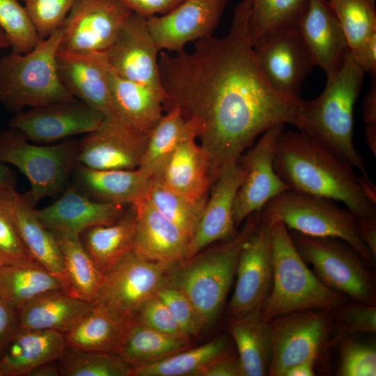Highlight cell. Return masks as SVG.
Instances as JSON below:
<instances>
[{
	"instance_id": "7",
	"label": "cell",
	"mask_w": 376,
	"mask_h": 376,
	"mask_svg": "<svg viewBox=\"0 0 376 376\" xmlns=\"http://www.w3.org/2000/svg\"><path fill=\"white\" fill-rule=\"evenodd\" d=\"M260 219L271 224L280 221L288 230L304 235L340 239L353 247L369 267L375 266L376 260L360 237L357 218L333 200L287 190L264 205Z\"/></svg>"
},
{
	"instance_id": "61",
	"label": "cell",
	"mask_w": 376,
	"mask_h": 376,
	"mask_svg": "<svg viewBox=\"0 0 376 376\" xmlns=\"http://www.w3.org/2000/svg\"><path fill=\"white\" fill-rule=\"evenodd\" d=\"M3 264V261L0 258V265Z\"/></svg>"
},
{
	"instance_id": "36",
	"label": "cell",
	"mask_w": 376,
	"mask_h": 376,
	"mask_svg": "<svg viewBox=\"0 0 376 376\" xmlns=\"http://www.w3.org/2000/svg\"><path fill=\"white\" fill-rule=\"evenodd\" d=\"M129 319L94 304L91 310L65 334L67 345L79 350L113 353Z\"/></svg>"
},
{
	"instance_id": "8",
	"label": "cell",
	"mask_w": 376,
	"mask_h": 376,
	"mask_svg": "<svg viewBox=\"0 0 376 376\" xmlns=\"http://www.w3.org/2000/svg\"><path fill=\"white\" fill-rule=\"evenodd\" d=\"M78 150L79 142L75 140L38 144L10 127L0 133V161L15 166L27 178L28 194L35 205L64 191Z\"/></svg>"
},
{
	"instance_id": "22",
	"label": "cell",
	"mask_w": 376,
	"mask_h": 376,
	"mask_svg": "<svg viewBox=\"0 0 376 376\" xmlns=\"http://www.w3.org/2000/svg\"><path fill=\"white\" fill-rule=\"evenodd\" d=\"M245 175L244 167L237 161L212 183L198 226L189 242L187 259L208 246L236 235L233 204Z\"/></svg>"
},
{
	"instance_id": "20",
	"label": "cell",
	"mask_w": 376,
	"mask_h": 376,
	"mask_svg": "<svg viewBox=\"0 0 376 376\" xmlns=\"http://www.w3.org/2000/svg\"><path fill=\"white\" fill-rule=\"evenodd\" d=\"M56 64L61 81L73 97L98 111L105 118L120 120L109 86L107 53L58 49Z\"/></svg>"
},
{
	"instance_id": "2",
	"label": "cell",
	"mask_w": 376,
	"mask_h": 376,
	"mask_svg": "<svg viewBox=\"0 0 376 376\" xmlns=\"http://www.w3.org/2000/svg\"><path fill=\"white\" fill-rule=\"evenodd\" d=\"M274 167L289 190L341 202L358 220L376 219V203L367 196L354 168L303 132H281Z\"/></svg>"
},
{
	"instance_id": "23",
	"label": "cell",
	"mask_w": 376,
	"mask_h": 376,
	"mask_svg": "<svg viewBox=\"0 0 376 376\" xmlns=\"http://www.w3.org/2000/svg\"><path fill=\"white\" fill-rule=\"evenodd\" d=\"M128 206L95 201L71 185L55 202L36 210V214L52 233L80 235L93 226L115 222Z\"/></svg>"
},
{
	"instance_id": "50",
	"label": "cell",
	"mask_w": 376,
	"mask_h": 376,
	"mask_svg": "<svg viewBox=\"0 0 376 376\" xmlns=\"http://www.w3.org/2000/svg\"><path fill=\"white\" fill-rule=\"evenodd\" d=\"M132 13L146 18L164 15L185 0H118Z\"/></svg>"
},
{
	"instance_id": "34",
	"label": "cell",
	"mask_w": 376,
	"mask_h": 376,
	"mask_svg": "<svg viewBox=\"0 0 376 376\" xmlns=\"http://www.w3.org/2000/svg\"><path fill=\"white\" fill-rule=\"evenodd\" d=\"M63 290L60 281L36 260L0 265V297L19 310L37 297Z\"/></svg>"
},
{
	"instance_id": "33",
	"label": "cell",
	"mask_w": 376,
	"mask_h": 376,
	"mask_svg": "<svg viewBox=\"0 0 376 376\" xmlns=\"http://www.w3.org/2000/svg\"><path fill=\"white\" fill-rule=\"evenodd\" d=\"M228 330L236 345L244 376L267 375L272 357L269 321L261 311L229 318Z\"/></svg>"
},
{
	"instance_id": "58",
	"label": "cell",
	"mask_w": 376,
	"mask_h": 376,
	"mask_svg": "<svg viewBox=\"0 0 376 376\" xmlns=\"http://www.w3.org/2000/svg\"><path fill=\"white\" fill-rule=\"evenodd\" d=\"M60 370L57 363L50 362L34 369L29 376H59Z\"/></svg>"
},
{
	"instance_id": "19",
	"label": "cell",
	"mask_w": 376,
	"mask_h": 376,
	"mask_svg": "<svg viewBox=\"0 0 376 376\" xmlns=\"http://www.w3.org/2000/svg\"><path fill=\"white\" fill-rule=\"evenodd\" d=\"M228 0H185L170 12L147 18L159 50H183L191 42L212 36Z\"/></svg>"
},
{
	"instance_id": "29",
	"label": "cell",
	"mask_w": 376,
	"mask_h": 376,
	"mask_svg": "<svg viewBox=\"0 0 376 376\" xmlns=\"http://www.w3.org/2000/svg\"><path fill=\"white\" fill-rule=\"evenodd\" d=\"M91 303L63 290L50 291L18 310L19 327L65 334L93 307Z\"/></svg>"
},
{
	"instance_id": "46",
	"label": "cell",
	"mask_w": 376,
	"mask_h": 376,
	"mask_svg": "<svg viewBox=\"0 0 376 376\" xmlns=\"http://www.w3.org/2000/svg\"><path fill=\"white\" fill-rule=\"evenodd\" d=\"M340 362L338 375L375 376L376 349L373 344L356 340L352 336L338 344Z\"/></svg>"
},
{
	"instance_id": "14",
	"label": "cell",
	"mask_w": 376,
	"mask_h": 376,
	"mask_svg": "<svg viewBox=\"0 0 376 376\" xmlns=\"http://www.w3.org/2000/svg\"><path fill=\"white\" fill-rule=\"evenodd\" d=\"M272 226L261 220L240 251L235 287L228 305L229 318L261 311L269 296L273 279Z\"/></svg>"
},
{
	"instance_id": "59",
	"label": "cell",
	"mask_w": 376,
	"mask_h": 376,
	"mask_svg": "<svg viewBox=\"0 0 376 376\" xmlns=\"http://www.w3.org/2000/svg\"><path fill=\"white\" fill-rule=\"evenodd\" d=\"M366 139L368 148L374 157L376 156V126L366 125L365 130Z\"/></svg>"
},
{
	"instance_id": "16",
	"label": "cell",
	"mask_w": 376,
	"mask_h": 376,
	"mask_svg": "<svg viewBox=\"0 0 376 376\" xmlns=\"http://www.w3.org/2000/svg\"><path fill=\"white\" fill-rule=\"evenodd\" d=\"M263 76L279 93L299 97L315 63L297 29L267 36L253 45Z\"/></svg>"
},
{
	"instance_id": "43",
	"label": "cell",
	"mask_w": 376,
	"mask_h": 376,
	"mask_svg": "<svg viewBox=\"0 0 376 376\" xmlns=\"http://www.w3.org/2000/svg\"><path fill=\"white\" fill-rule=\"evenodd\" d=\"M0 28L14 53L26 54L40 41L33 22L19 0H0Z\"/></svg>"
},
{
	"instance_id": "38",
	"label": "cell",
	"mask_w": 376,
	"mask_h": 376,
	"mask_svg": "<svg viewBox=\"0 0 376 376\" xmlns=\"http://www.w3.org/2000/svg\"><path fill=\"white\" fill-rule=\"evenodd\" d=\"M228 353V340L218 336L202 345L189 347L157 362L132 366L130 376H198L209 363Z\"/></svg>"
},
{
	"instance_id": "26",
	"label": "cell",
	"mask_w": 376,
	"mask_h": 376,
	"mask_svg": "<svg viewBox=\"0 0 376 376\" xmlns=\"http://www.w3.org/2000/svg\"><path fill=\"white\" fill-rule=\"evenodd\" d=\"M68 347L61 332L19 327L0 358V371L3 376H29L36 368L59 360Z\"/></svg>"
},
{
	"instance_id": "5",
	"label": "cell",
	"mask_w": 376,
	"mask_h": 376,
	"mask_svg": "<svg viewBox=\"0 0 376 376\" xmlns=\"http://www.w3.org/2000/svg\"><path fill=\"white\" fill-rule=\"evenodd\" d=\"M273 279L261 315L267 321L293 312L333 309L347 302L346 296L326 286L306 265L290 234L280 221L271 230Z\"/></svg>"
},
{
	"instance_id": "30",
	"label": "cell",
	"mask_w": 376,
	"mask_h": 376,
	"mask_svg": "<svg viewBox=\"0 0 376 376\" xmlns=\"http://www.w3.org/2000/svg\"><path fill=\"white\" fill-rule=\"evenodd\" d=\"M109 82L120 120L148 134L163 116L164 94L115 73L109 66Z\"/></svg>"
},
{
	"instance_id": "45",
	"label": "cell",
	"mask_w": 376,
	"mask_h": 376,
	"mask_svg": "<svg viewBox=\"0 0 376 376\" xmlns=\"http://www.w3.org/2000/svg\"><path fill=\"white\" fill-rule=\"evenodd\" d=\"M15 188H0V258L3 263L36 260L27 250L16 228L12 214Z\"/></svg>"
},
{
	"instance_id": "17",
	"label": "cell",
	"mask_w": 376,
	"mask_h": 376,
	"mask_svg": "<svg viewBox=\"0 0 376 376\" xmlns=\"http://www.w3.org/2000/svg\"><path fill=\"white\" fill-rule=\"evenodd\" d=\"M159 51L147 18L132 13L107 52L109 68L125 79L164 94L159 70Z\"/></svg>"
},
{
	"instance_id": "24",
	"label": "cell",
	"mask_w": 376,
	"mask_h": 376,
	"mask_svg": "<svg viewBox=\"0 0 376 376\" xmlns=\"http://www.w3.org/2000/svg\"><path fill=\"white\" fill-rule=\"evenodd\" d=\"M134 206L136 230L134 251L166 269L187 259L190 240L181 229L161 214L147 197Z\"/></svg>"
},
{
	"instance_id": "1",
	"label": "cell",
	"mask_w": 376,
	"mask_h": 376,
	"mask_svg": "<svg viewBox=\"0 0 376 376\" xmlns=\"http://www.w3.org/2000/svg\"><path fill=\"white\" fill-rule=\"evenodd\" d=\"M251 6L250 0L237 5L226 36L198 40L191 52L159 56L164 110L178 107L185 120L200 125L212 183L269 128L297 124L301 98L275 91L258 65Z\"/></svg>"
},
{
	"instance_id": "51",
	"label": "cell",
	"mask_w": 376,
	"mask_h": 376,
	"mask_svg": "<svg viewBox=\"0 0 376 376\" xmlns=\"http://www.w3.org/2000/svg\"><path fill=\"white\" fill-rule=\"evenodd\" d=\"M19 329L18 310L0 297V358Z\"/></svg>"
},
{
	"instance_id": "40",
	"label": "cell",
	"mask_w": 376,
	"mask_h": 376,
	"mask_svg": "<svg viewBox=\"0 0 376 376\" xmlns=\"http://www.w3.org/2000/svg\"><path fill=\"white\" fill-rule=\"evenodd\" d=\"M147 198L161 214L180 228L191 241L207 199L192 201L169 189L156 176H152Z\"/></svg>"
},
{
	"instance_id": "49",
	"label": "cell",
	"mask_w": 376,
	"mask_h": 376,
	"mask_svg": "<svg viewBox=\"0 0 376 376\" xmlns=\"http://www.w3.org/2000/svg\"><path fill=\"white\" fill-rule=\"evenodd\" d=\"M134 318L140 324L164 334L191 340L184 335L166 306L157 295L147 301Z\"/></svg>"
},
{
	"instance_id": "4",
	"label": "cell",
	"mask_w": 376,
	"mask_h": 376,
	"mask_svg": "<svg viewBox=\"0 0 376 376\" xmlns=\"http://www.w3.org/2000/svg\"><path fill=\"white\" fill-rule=\"evenodd\" d=\"M260 221V210L252 213L233 237L208 246L168 269L166 283L187 297L204 329L211 327L221 314L235 276L240 251Z\"/></svg>"
},
{
	"instance_id": "57",
	"label": "cell",
	"mask_w": 376,
	"mask_h": 376,
	"mask_svg": "<svg viewBox=\"0 0 376 376\" xmlns=\"http://www.w3.org/2000/svg\"><path fill=\"white\" fill-rule=\"evenodd\" d=\"M16 178L7 164L0 161V188H15Z\"/></svg>"
},
{
	"instance_id": "18",
	"label": "cell",
	"mask_w": 376,
	"mask_h": 376,
	"mask_svg": "<svg viewBox=\"0 0 376 376\" xmlns=\"http://www.w3.org/2000/svg\"><path fill=\"white\" fill-rule=\"evenodd\" d=\"M148 134L120 120L107 118L79 142L77 162L98 170L136 169L141 164Z\"/></svg>"
},
{
	"instance_id": "21",
	"label": "cell",
	"mask_w": 376,
	"mask_h": 376,
	"mask_svg": "<svg viewBox=\"0 0 376 376\" xmlns=\"http://www.w3.org/2000/svg\"><path fill=\"white\" fill-rule=\"evenodd\" d=\"M297 29L315 65L332 81L343 67L350 49L342 26L329 1L309 0Z\"/></svg>"
},
{
	"instance_id": "37",
	"label": "cell",
	"mask_w": 376,
	"mask_h": 376,
	"mask_svg": "<svg viewBox=\"0 0 376 376\" xmlns=\"http://www.w3.org/2000/svg\"><path fill=\"white\" fill-rule=\"evenodd\" d=\"M60 249L72 295L95 302L104 274L85 249L80 235L52 233Z\"/></svg>"
},
{
	"instance_id": "3",
	"label": "cell",
	"mask_w": 376,
	"mask_h": 376,
	"mask_svg": "<svg viewBox=\"0 0 376 376\" xmlns=\"http://www.w3.org/2000/svg\"><path fill=\"white\" fill-rule=\"evenodd\" d=\"M365 72L349 54L338 75L311 100L301 99L296 127L317 144L357 168L370 179L363 157L353 142L354 107Z\"/></svg>"
},
{
	"instance_id": "27",
	"label": "cell",
	"mask_w": 376,
	"mask_h": 376,
	"mask_svg": "<svg viewBox=\"0 0 376 376\" xmlns=\"http://www.w3.org/2000/svg\"><path fill=\"white\" fill-rule=\"evenodd\" d=\"M196 138L184 139L155 176L172 191L198 201L207 198L212 180L207 155Z\"/></svg>"
},
{
	"instance_id": "32",
	"label": "cell",
	"mask_w": 376,
	"mask_h": 376,
	"mask_svg": "<svg viewBox=\"0 0 376 376\" xmlns=\"http://www.w3.org/2000/svg\"><path fill=\"white\" fill-rule=\"evenodd\" d=\"M191 347L190 340L168 336L130 318L113 353L132 366L150 364Z\"/></svg>"
},
{
	"instance_id": "15",
	"label": "cell",
	"mask_w": 376,
	"mask_h": 376,
	"mask_svg": "<svg viewBox=\"0 0 376 376\" xmlns=\"http://www.w3.org/2000/svg\"><path fill=\"white\" fill-rule=\"evenodd\" d=\"M284 127V124H279L269 128L238 159L246 170V175L233 204L236 228L270 200L289 190L274 167L276 141Z\"/></svg>"
},
{
	"instance_id": "56",
	"label": "cell",
	"mask_w": 376,
	"mask_h": 376,
	"mask_svg": "<svg viewBox=\"0 0 376 376\" xmlns=\"http://www.w3.org/2000/svg\"><path fill=\"white\" fill-rule=\"evenodd\" d=\"M316 359H309L289 368L284 376H314V366Z\"/></svg>"
},
{
	"instance_id": "28",
	"label": "cell",
	"mask_w": 376,
	"mask_h": 376,
	"mask_svg": "<svg viewBox=\"0 0 376 376\" xmlns=\"http://www.w3.org/2000/svg\"><path fill=\"white\" fill-rule=\"evenodd\" d=\"M35 206L28 193L15 191L12 214L17 231L31 256L60 281L65 291L72 295L58 246L52 232L38 218Z\"/></svg>"
},
{
	"instance_id": "60",
	"label": "cell",
	"mask_w": 376,
	"mask_h": 376,
	"mask_svg": "<svg viewBox=\"0 0 376 376\" xmlns=\"http://www.w3.org/2000/svg\"><path fill=\"white\" fill-rule=\"evenodd\" d=\"M6 47H10V43L4 32L0 28V49Z\"/></svg>"
},
{
	"instance_id": "54",
	"label": "cell",
	"mask_w": 376,
	"mask_h": 376,
	"mask_svg": "<svg viewBox=\"0 0 376 376\" xmlns=\"http://www.w3.org/2000/svg\"><path fill=\"white\" fill-rule=\"evenodd\" d=\"M362 115L366 125L376 126V81H372L362 102Z\"/></svg>"
},
{
	"instance_id": "10",
	"label": "cell",
	"mask_w": 376,
	"mask_h": 376,
	"mask_svg": "<svg viewBox=\"0 0 376 376\" xmlns=\"http://www.w3.org/2000/svg\"><path fill=\"white\" fill-rule=\"evenodd\" d=\"M331 309L290 313L269 321L272 357L267 375L284 376L292 366L316 359L329 347Z\"/></svg>"
},
{
	"instance_id": "52",
	"label": "cell",
	"mask_w": 376,
	"mask_h": 376,
	"mask_svg": "<svg viewBox=\"0 0 376 376\" xmlns=\"http://www.w3.org/2000/svg\"><path fill=\"white\" fill-rule=\"evenodd\" d=\"M198 376H244L238 355L228 353L209 363Z\"/></svg>"
},
{
	"instance_id": "11",
	"label": "cell",
	"mask_w": 376,
	"mask_h": 376,
	"mask_svg": "<svg viewBox=\"0 0 376 376\" xmlns=\"http://www.w3.org/2000/svg\"><path fill=\"white\" fill-rule=\"evenodd\" d=\"M131 13L118 0H76L61 27L59 49L107 53Z\"/></svg>"
},
{
	"instance_id": "25",
	"label": "cell",
	"mask_w": 376,
	"mask_h": 376,
	"mask_svg": "<svg viewBox=\"0 0 376 376\" xmlns=\"http://www.w3.org/2000/svg\"><path fill=\"white\" fill-rule=\"evenodd\" d=\"M72 186L100 202L135 205L148 194L152 176L136 169L98 170L76 163L71 174Z\"/></svg>"
},
{
	"instance_id": "13",
	"label": "cell",
	"mask_w": 376,
	"mask_h": 376,
	"mask_svg": "<svg viewBox=\"0 0 376 376\" xmlns=\"http://www.w3.org/2000/svg\"><path fill=\"white\" fill-rule=\"evenodd\" d=\"M105 117L77 100H60L17 112L9 127L20 132L29 141L52 144L97 129Z\"/></svg>"
},
{
	"instance_id": "35",
	"label": "cell",
	"mask_w": 376,
	"mask_h": 376,
	"mask_svg": "<svg viewBox=\"0 0 376 376\" xmlns=\"http://www.w3.org/2000/svg\"><path fill=\"white\" fill-rule=\"evenodd\" d=\"M201 131V126L196 120H185L178 107L171 108L148 134L146 148L139 168L152 176L159 175L178 145L188 136L199 137Z\"/></svg>"
},
{
	"instance_id": "62",
	"label": "cell",
	"mask_w": 376,
	"mask_h": 376,
	"mask_svg": "<svg viewBox=\"0 0 376 376\" xmlns=\"http://www.w3.org/2000/svg\"><path fill=\"white\" fill-rule=\"evenodd\" d=\"M0 376H3L1 371H0Z\"/></svg>"
},
{
	"instance_id": "55",
	"label": "cell",
	"mask_w": 376,
	"mask_h": 376,
	"mask_svg": "<svg viewBox=\"0 0 376 376\" xmlns=\"http://www.w3.org/2000/svg\"><path fill=\"white\" fill-rule=\"evenodd\" d=\"M361 238L376 260V219L358 220Z\"/></svg>"
},
{
	"instance_id": "44",
	"label": "cell",
	"mask_w": 376,
	"mask_h": 376,
	"mask_svg": "<svg viewBox=\"0 0 376 376\" xmlns=\"http://www.w3.org/2000/svg\"><path fill=\"white\" fill-rule=\"evenodd\" d=\"M332 331L328 347L360 333L376 332V306L356 301L343 304L331 311Z\"/></svg>"
},
{
	"instance_id": "6",
	"label": "cell",
	"mask_w": 376,
	"mask_h": 376,
	"mask_svg": "<svg viewBox=\"0 0 376 376\" xmlns=\"http://www.w3.org/2000/svg\"><path fill=\"white\" fill-rule=\"evenodd\" d=\"M61 28L26 54H11L0 58V103L19 112L73 97L58 75L56 56Z\"/></svg>"
},
{
	"instance_id": "12",
	"label": "cell",
	"mask_w": 376,
	"mask_h": 376,
	"mask_svg": "<svg viewBox=\"0 0 376 376\" xmlns=\"http://www.w3.org/2000/svg\"><path fill=\"white\" fill-rule=\"evenodd\" d=\"M167 271L133 250L104 274L95 304L130 318L166 283Z\"/></svg>"
},
{
	"instance_id": "42",
	"label": "cell",
	"mask_w": 376,
	"mask_h": 376,
	"mask_svg": "<svg viewBox=\"0 0 376 376\" xmlns=\"http://www.w3.org/2000/svg\"><path fill=\"white\" fill-rule=\"evenodd\" d=\"M63 376H130L132 366L111 352L68 347L58 363Z\"/></svg>"
},
{
	"instance_id": "39",
	"label": "cell",
	"mask_w": 376,
	"mask_h": 376,
	"mask_svg": "<svg viewBox=\"0 0 376 376\" xmlns=\"http://www.w3.org/2000/svg\"><path fill=\"white\" fill-rule=\"evenodd\" d=\"M250 33L253 45L270 34L297 29L309 0H250Z\"/></svg>"
},
{
	"instance_id": "9",
	"label": "cell",
	"mask_w": 376,
	"mask_h": 376,
	"mask_svg": "<svg viewBox=\"0 0 376 376\" xmlns=\"http://www.w3.org/2000/svg\"><path fill=\"white\" fill-rule=\"evenodd\" d=\"M289 232L301 258L312 265L313 272L326 286L356 301L375 305L373 274L348 243L338 238Z\"/></svg>"
},
{
	"instance_id": "31",
	"label": "cell",
	"mask_w": 376,
	"mask_h": 376,
	"mask_svg": "<svg viewBox=\"0 0 376 376\" xmlns=\"http://www.w3.org/2000/svg\"><path fill=\"white\" fill-rule=\"evenodd\" d=\"M136 230V210L131 205L115 222L89 228L80 238L98 269L105 274L134 250Z\"/></svg>"
},
{
	"instance_id": "41",
	"label": "cell",
	"mask_w": 376,
	"mask_h": 376,
	"mask_svg": "<svg viewBox=\"0 0 376 376\" xmlns=\"http://www.w3.org/2000/svg\"><path fill=\"white\" fill-rule=\"evenodd\" d=\"M353 52L376 34L375 0H329Z\"/></svg>"
},
{
	"instance_id": "48",
	"label": "cell",
	"mask_w": 376,
	"mask_h": 376,
	"mask_svg": "<svg viewBox=\"0 0 376 376\" xmlns=\"http://www.w3.org/2000/svg\"><path fill=\"white\" fill-rule=\"evenodd\" d=\"M156 295L166 306L187 338L197 337L205 329L191 302L180 289L166 282Z\"/></svg>"
},
{
	"instance_id": "53",
	"label": "cell",
	"mask_w": 376,
	"mask_h": 376,
	"mask_svg": "<svg viewBox=\"0 0 376 376\" xmlns=\"http://www.w3.org/2000/svg\"><path fill=\"white\" fill-rule=\"evenodd\" d=\"M355 63L373 78L376 77V34L353 52L350 53Z\"/></svg>"
},
{
	"instance_id": "47",
	"label": "cell",
	"mask_w": 376,
	"mask_h": 376,
	"mask_svg": "<svg viewBox=\"0 0 376 376\" xmlns=\"http://www.w3.org/2000/svg\"><path fill=\"white\" fill-rule=\"evenodd\" d=\"M24 3L40 40L58 30L76 0H20Z\"/></svg>"
}]
</instances>
